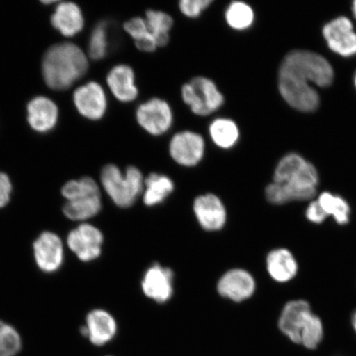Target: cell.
<instances>
[{
	"instance_id": "6da1fadb",
	"label": "cell",
	"mask_w": 356,
	"mask_h": 356,
	"mask_svg": "<svg viewBox=\"0 0 356 356\" xmlns=\"http://www.w3.org/2000/svg\"><path fill=\"white\" fill-rule=\"evenodd\" d=\"M333 79L332 67L324 57L309 51H293L280 65L279 91L292 108L313 111L318 108L320 99L310 83L327 87L331 86Z\"/></svg>"
},
{
	"instance_id": "7a4b0ae2",
	"label": "cell",
	"mask_w": 356,
	"mask_h": 356,
	"mask_svg": "<svg viewBox=\"0 0 356 356\" xmlns=\"http://www.w3.org/2000/svg\"><path fill=\"white\" fill-rule=\"evenodd\" d=\"M317 169L299 154H289L280 160L273 182L266 186L265 195L273 204L302 202L315 197L318 185Z\"/></svg>"
},
{
	"instance_id": "3957f363",
	"label": "cell",
	"mask_w": 356,
	"mask_h": 356,
	"mask_svg": "<svg viewBox=\"0 0 356 356\" xmlns=\"http://www.w3.org/2000/svg\"><path fill=\"white\" fill-rule=\"evenodd\" d=\"M89 68L87 53L78 44L62 42L48 49L42 58V74L48 88L65 91L84 77Z\"/></svg>"
},
{
	"instance_id": "277c9868",
	"label": "cell",
	"mask_w": 356,
	"mask_h": 356,
	"mask_svg": "<svg viewBox=\"0 0 356 356\" xmlns=\"http://www.w3.org/2000/svg\"><path fill=\"white\" fill-rule=\"evenodd\" d=\"M280 332L293 343L301 344L309 350L317 348L323 338L321 318L312 311L305 300L289 301L280 315Z\"/></svg>"
},
{
	"instance_id": "5b68a950",
	"label": "cell",
	"mask_w": 356,
	"mask_h": 356,
	"mask_svg": "<svg viewBox=\"0 0 356 356\" xmlns=\"http://www.w3.org/2000/svg\"><path fill=\"white\" fill-rule=\"evenodd\" d=\"M145 178L139 168L130 165L123 172L113 163L102 168L100 175L102 188L121 208L131 207L143 194Z\"/></svg>"
},
{
	"instance_id": "8992f818",
	"label": "cell",
	"mask_w": 356,
	"mask_h": 356,
	"mask_svg": "<svg viewBox=\"0 0 356 356\" xmlns=\"http://www.w3.org/2000/svg\"><path fill=\"white\" fill-rule=\"evenodd\" d=\"M61 193L67 200L63 212L72 220H86L101 211L102 197L99 184L92 177L71 180L63 186Z\"/></svg>"
},
{
	"instance_id": "52a82bcc",
	"label": "cell",
	"mask_w": 356,
	"mask_h": 356,
	"mask_svg": "<svg viewBox=\"0 0 356 356\" xmlns=\"http://www.w3.org/2000/svg\"><path fill=\"white\" fill-rule=\"evenodd\" d=\"M181 97L191 113L200 118L210 117L225 104V97L211 78L197 75L182 84Z\"/></svg>"
},
{
	"instance_id": "ba28073f",
	"label": "cell",
	"mask_w": 356,
	"mask_h": 356,
	"mask_svg": "<svg viewBox=\"0 0 356 356\" xmlns=\"http://www.w3.org/2000/svg\"><path fill=\"white\" fill-rule=\"evenodd\" d=\"M135 118L142 130L154 137L166 135L175 124L172 106L162 97H153L137 106Z\"/></svg>"
},
{
	"instance_id": "9c48e42d",
	"label": "cell",
	"mask_w": 356,
	"mask_h": 356,
	"mask_svg": "<svg viewBox=\"0 0 356 356\" xmlns=\"http://www.w3.org/2000/svg\"><path fill=\"white\" fill-rule=\"evenodd\" d=\"M168 154L177 165L194 168L203 161L207 142L202 134L191 130L175 134L168 142Z\"/></svg>"
},
{
	"instance_id": "30bf717a",
	"label": "cell",
	"mask_w": 356,
	"mask_h": 356,
	"mask_svg": "<svg viewBox=\"0 0 356 356\" xmlns=\"http://www.w3.org/2000/svg\"><path fill=\"white\" fill-rule=\"evenodd\" d=\"M73 102L78 113L89 121L99 122L108 113V93L97 81L87 82L75 89Z\"/></svg>"
},
{
	"instance_id": "8fae6325",
	"label": "cell",
	"mask_w": 356,
	"mask_h": 356,
	"mask_svg": "<svg viewBox=\"0 0 356 356\" xmlns=\"http://www.w3.org/2000/svg\"><path fill=\"white\" fill-rule=\"evenodd\" d=\"M106 83L111 95L121 104H131L140 96L135 70L130 65L120 63L111 67L106 74Z\"/></svg>"
},
{
	"instance_id": "7c38bea8",
	"label": "cell",
	"mask_w": 356,
	"mask_h": 356,
	"mask_svg": "<svg viewBox=\"0 0 356 356\" xmlns=\"http://www.w3.org/2000/svg\"><path fill=\"white\" fill-rule=\"evenodd\" d=\"M67 243L79 260L91 261L101 255L104 235L96 227L83 224L71 231Z\"/></svg>"
},
{
	"instance_id": "4fadbf2b",
	"label": "cell",
	"mask_w": 356,
	"mask_h": 356,
	"mask_svg": "<svg viewBox=\"0 0 356 356\" xmlns=\"http://www.w3.org/2000/svg\"><path fill=\"white\" fill-rule=\"evenodd\" d=\"M59 117V108L50 97H35L26 106V121L35 132L47 134L54 130Z\"/></svg>"
},
{
	"instance_id": "5bb4252c",
	"label": "cell",
	"mask_w": 356,
	"mask_h": 356,
	"mask_svg": "<svg viewBox=\"0 0 356 356\" xmlns=\"http://www.w3.org/2000/svg\"><path fill=\"white\" fill-rule=\"evenodd\" d=\"M33 250L35 261L44 273H55L63 264V243L54 233L47 231L40 235L33 243Z\"/></svg>"
},
{
	"instance_id": "9a60e30c",
	"label": "cell",
	"mask_w": 356,
	"mask_h": 356,
	"mask_svg": "<svg viewBox=\"0 0 356 356\" xmlns=\"http://www.w3.org/2000/svg\"><path fill=\"white\" fill-rule=\"evenodd\" d=\"M323 34L329 48L342 56L356 54V33L353 22L345 17L329 22L324 26Z\"/></svg>"
},
{
	"instance_id": "2e32d148",
	"label": "cell",
	"mask_w": 356,
	"mask_h": 356,
	"mask_svg": "<svg viewBox=\"0 0 356 356\" xmlns=\"http://www.w3.org/2000/svg\"><path fill=\"white\" fill-rule=\"evenodd\" d=\"M218 292L226 299L242 302L253 296L256 282L251 273L243 269H233L226 273L218 282Z\"/></svg>"
},
{
	"instance_id": "e0dca14e",
	"label": "cell",
	"mask_w": 356,
	"mask_h": 356,
	"mask_svg": "<svg viewBox=\"0 0 356 356\" xmlns=\"http://www.w3.org/2000/svg\"><path fill=\"white\" fill-rule=\"evenodd\" d=\"M193 210L200 226L207 231H218L226 224L225 204L217 195L207 193L195 199Z\"/></svg>"
},
{
	"instance_id": "ac0fdd59",
	"label": "cell",
	"mask_w": 356,
	"mask_h": 356,
	"mask_svg": "<svg viewBox=\"0 0 356 356\" xmlns=\"http://www.w3.org/2000/svg\"><path fill=\"white\" fill-rule=\"evenodd\" d=\"M145 295L157 302H165L173 293V273L171 269L154 264L147 270L141 283Z\"/></svg>"
},
{
	"instance_id": "d6986e66",
	"label": "cell",
	"mask_w": 356,
	"mask_h": 356,
	"mask_svg": "<svg viewBox=\"0 0 356 356\" xmlns=\"http://www.w3.org/2000/svg\"><path fill=\"white\" fill-rule=\"evenodd\" d=\"M86 323L81 328V334L97 346L108 344L118 332L117 322L105 310H92L88 314Z\"/></svg>"
},
{
	"instance_id": "ffe728a7",
	"label": "cell",
	"mask_w": 356,
	"mask_h": 356,
	"mask_svg": "<svg viewBox=\"0 0 356 356\" xmlns=\"http://www.w3.org/2000/svg\"><path fill=\"white\" fill-rule=\"evenodd\" d=\"M53 28L65 38H74L82 32L86 19L78 4L73 2H59L51 17Z\"/></svg>"
},
{
	"instance_id": "44dd1931",
	"label": "cell",
	"mask_w": 356,
	"mask_h": 356,
	"mask_svg": "<svg viewBox=\"0 0 356 356\" xmlns=\"http://www.w3.org/2000/svg\"><path fill=\"white\" fill-rule=\"evenodd\" d=\"M266 270L275 282L284 284L296 278L299 271V264L288 249L275 248L266 257Z\"/></svg>"
},
{
	"instance_id": "7402d4cb",
	"label": "cell",
	"mask_w": 356,
	"mask_h": 356,
	"mask_svg": "<svg viewBox=\"0 0 356 356\" xmlns=\"http://www.w3.org/2000/svg\"><path fill=\"white\" fill-rule=\"evenodd\" d=\"M208 134L212 143L222 150L234 149L240 140L238 124L229 118L213 119L209 124Z\"/></svg>"
},
{
	"instance_id": "603a6c76",
	"label": "cell",
	"mask_w": 356,
	"mask_h": 356,
	"mask_svg": "<svg viewBox=\"0 0 356 356\" xmlns=\"http://www.w3.org/2000/svg\"><path fill=\"white\" fill-rule=\"evenodd\" d=\"M175 188L171 177L162 173L151 172L145 178L143 202L147 207L157 206L172 193Z\"/></svg>"
},
{
	"instance_id": "cb8c5ba5",
	"label": "cell",
	"mask_w": 356,
	"mask_h": 356,
	"mask_svg": "<svg viewBox=\"0 0 356 356\" xmlns=\"http://www.w3.org/2000/svg\"><path fill=\"white\" fill-rule=\"evenodd\" d=\"M122 28L124 33L133 40L138 51L154 53L157 50V44L150 33L145 17H133L124 22Z\"/></svg>"
},
{
	"instance_id": "d4e9b609",
	"label": "cell",
	"mask_w": 356,
	"mask_h": 356,
	"mask_svg": "<svg viewBox=\"0 0 356 356\" xmlns=\"http://www.w3.org/2000/svg\"><path fill=\"white\" fill-rule=\"evenodd\" d=\"M145 19L158 48L167 47L175 24L173 17L166 12L149 10L145 12Z\"/></svg>"
},
{
	"instance_id": "484cf974",
	"label": "cell",
	"mask_w": 356,
	"mask_h": 356,
	"mask_svg": "<svg viewBox=\"0 0 356 356\" xmlns=\"http://www.w3.org/2000/svg\"><path fill=\"white\" fill-rule=\"evenodd\" d=\"M254 19V11L247 3L233 1L229 3L225 8L226 24L236 32H243V31L250 29Z\"/></svg>"
},
{
	"instance_id": "4316f807",
	"label": "cell",
	"mask_w": 356,
	"mask_h": 356,
	"mask_svg": "<svg viewBox=\"0 0 356 356\" xmlns=\"http://www.w3.org/2000/svg\"><path fill=\"white\" fill-rule=\"evenodd\" d=\"M110 25L108 21H100L93 28L88 40V53L89 59L99 61L108 55L110 49Z\"/></svg>"
},
{
	"instance_id": "83f0119b",
	"label": "cell",
	"mask_w": 356,
	"mask_h": 356,
	"mask_svg": "<svg viewBox=\"0 0 356 356\" xmlns=\"http://www.w3.org/2000/svg\"><path fill=\"white\" fill-rule=\"evenodd\" d=\"M317 200L327 216H332L337 225L349 224L350 207L343 197L326 191L320 195Z\"/></svg>"
},
{
	"instance_id": "f1b7e54d",
	"label": "cell",
	"mask_w": 356,
	"mask_h": 356,
	"mask_svg": "<svg viewBox=\"0 0 356 356\" xmlns=\"http://www.w3.org/2000/svg\"><path fill=\"white\" fill-rule=\"evenodd\" d=\"M22 346L21 337L10 324L0 320V356H15Z\"/></svg>"
},
{
	"instance_id": "f546056e",
	"label": "cell",
	"mask_w": 356,
	"mask_h": 356,
	"mask_svg": "<svg viewBox=\"0 0 356 356\" xmlns=\"http://www.w3.org/2000/svg\"><path fill=\"white\" fill-rule=\"evenodd\" d=\"M213 0H181L178 8L182 15L189 19H197L210 8Z\"/></svg>"
},
{
	"instance_id": "4dcf8cb0",
	"label": "cell",
	"mask_w": 356,
	"mask_h": 356,
	"mask_svg": "<svg viewBox=\"0 0 356 356\" xmlns=\"http://www.w3.org/2000/svg\"><path fill=\"white\" fill-rule=\"evenodd\" d=\"M306 219L309 222H313L315 225H321L323 222L327 219V215L323 211V209L318 200H313L311 202L307 207L305 211Z\"/></svg>"
},
{
	"instance_id": "1f68e13d",
	"label": "cell",
	"mask_w": 356,
	"mask_h": 356,
	"mask_svg": "<svg viewBox=\"0 0 356 356\" xmlns=\"http://www.w3.org/2000/svg\"><path fill=\"white\" fill-rule=\"evenodd\" d=\"M13 185L10 177L0 172V208L6 207L10 202Z\"/></svg>"
},
{
	"instance_id": "d6a6232c",
	"label": "cell",
	"mask_w": 356,
	"mask_h": 356,
	"mask_svg": "<svg viewBox=\"0 0 356 356\" xmlns=\"http://www.w3.org/2000/svg\"><path fill=\"white\" fill-rule=\"evenodd\" d=\"M351 323H353L354 330L356 332V310L354 312L353 317H351Z\"/></svg>"
},
{
	"instance_id": "836d02e7",
	"label": "cell",
	"mask_w": 356,
	"mask_h": 356,
	"mask_svg": "<svg viewBox=\"0 0 356 356\" xmlns=\"http://www.w3.org/2000/svg\"><path fill=\"white\" fill-rule=\"evenodd\" d=\"M353 10H354L355 15V17H356V0H355V1L354 2Z\"/></svg>"
},
{
	"instance_id": "e575fe53",
	"label": "cell",
	"mask_w": 356,
	"mask_h": 356,
	"mask_svg": "<svg viewBox=\"0 0 356 356\" xmlns=\"http://www.w3.org/2000/svg\"><path fill=\"white\" fill-rule=\"evenodd\" d=\"M355 86H356V76H355Z\"/></svg>"
}]
</instances>
